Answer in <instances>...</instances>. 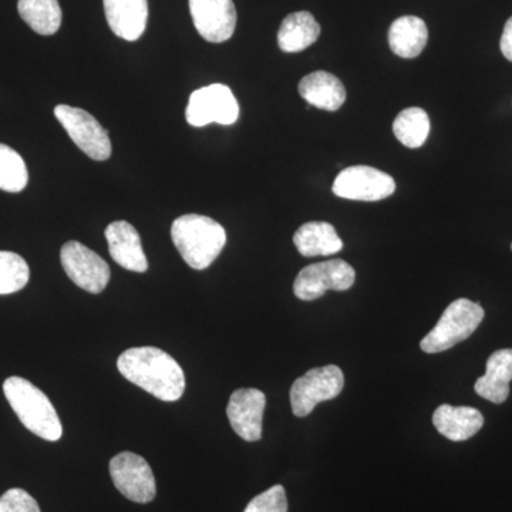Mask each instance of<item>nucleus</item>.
Returning <instances> with one entry per match:
<instances>
[{
  "instance_id": "obj_1",
  "label": "nucleus",
  "mask_w": 512,
  "mask_h": 512,
  "mask_svg": "<svg viewBox=\"0 0 512 512\" xmlns=\"http://www.w3.org/2000/svg\"><path fill=\"white\" fill-rule=\"evenodd\" d=\"M117 369L128 382L136 384L163 402L183 397L185 376L177 360L158 348L128 349L117 360Z\"/></svg>"
},
{
  "instance_id": "obj_2",
  "label": "nucleus",
  "mask_w": 512,
  "mask_h": 512,
  "mask_svg": "<svg viewBox=\"0 0 512 512\" xmlns=\"http://www.w3.org/2000/svg\"><path fill=\"white\" fill-rule=\"evenodd\" d=\"M171 238L184 261L195 271L207 269L227 244V232L220 222L198 214L177 218L171 227Z\"/></svg>"
},
{
  "instance_id": "obj_3",
  "label": "nucleus",
  "mask_w": 512,
  "mask_h": 512,
  "mask_svg": "<svg viewBox=\"0 0 512 512\" xmlns=\"http://www.w3.org/2000/svg\"><path fill=\"white\" fill-rule=\"evenodd\" d=\"M3 393L26 429L43 440H60L63 426L55 406L35 384L23 377L12 376L3 383Z\"/></svg>"
},
{
  "instance_id": "obj_4",
  "label": "nucleus",
  "mask_w": 512,
  "mask_h": 512,
  "mask_svg": "<svg viewBox=\"0 0 512 512\" xmlns=\"http://www.w3.org/2000/svg\"><path fill=\"white\" fill-rule=\"evenodd\" d=\"M484 319L480 303L461 298L448 305L437 325L424 336L420 348L424 353H441L470 338Z\"/></svg>"
},
{
  "instance_id": "obj_5",
  "label": "nucleus",
  "mask_w": 512,
  "mask_h": 512,
  "mask_svg": "<svg viewBox=\"0 0 512 512\" xmlns=\"http://www.w3.org/2000/svg\"><path fill=\"white\" fill-rule=\"evenodd\" d=\"M345 376L335 365L315 367L299 377L291 387L292 412L296 417H306L322 402L333 400L342 393Z\"/></svg>"
},
{
  "instance_id": "obj_6",
  "label": "nucleus",
  "mask_w": 512,
  "mask_h": 512,
  "mask_svg": "<svg viewBox=\"0 0 512 512\" xmlns=\"http://www.w3.org/2000/svg\"><path fill=\"white\" fill-rule=\"evenodd\" d=\"M239 117V104L225 84H211L195 90L188 101L185 119L192 127H205L211 123L231 126Z\"/></svg>"
},
{
  "instance_id": "obj_7",
  "label": "nucleus",
  "mask_w": 512,
  "mask_h": 512,
  "mask_svg": "<svg viewBox=\"0 0 512 512\" xmlns=\"http://www.w3.org/2000/svg\"><path fill=\"white\" fill-rule=\"evenodd\" d=\"M355 281V269L348 262L332 259L303 268L296 276L293 292L301 301H315L326 291H348Z\"/></svg>"
},
{
  "instance_id": "obj_8",
  "label": "nucleus",
  "mask_w": 512,
  "mask_h": 512,
  "mask_svg": "<svg viewBox=\"0 0 512 512\" xmlns=\"http://www.w3.org/2000/svg\"><path fill=\"white\" fill-rule=\"evenodd\" d=\"M56 119L60 121L73 143L86 156L96 161H106L111 156L109 133L101 127L92 114L77 107L60 104L55 109Z\"/></svg>"
},
{
  "instance_id": "obj_9",
  "label": "nucleus",
  "mask_w": 512,
  "mask_h": 512,
  "mask_svg": "<svg viewBox=\"0 0 512 512\" xmlns=\"http://www.w3.org/2000/svg\"><path fill=\"white\" fill-rule=\"evenodd\" d=\"M110 476L124 497L138 504H147L156 498V477L150 464L138 454L124 451L111 458Z\"/></svg>"
},
{
  "instance_id": "obj_10",
  "label": "nucleus",
  "mask_w": 512,
  "mask_h": 512,
  "mask_svg": "<svg viewBox=\"0 0 512 512\" xmlns=\"http://www.w3.org/2000/svg\"><path fill=\"white\" fill-rule=\"evenodd\" d=\"M332 190L345 200L376 202L393 195L396 183L393 177L377 168L355 165L340 171Z\"/></svg>"
},
{
  "instance_id": "obj_11",
  "label": "nucleus",
  "mask_w": 512,
  "mask_h": 512,
  "mask_svg": "<svg viewBox=\"0 0 512 512\" xmlns=\"http://www.w3.org/2000/svg\"><path fill=\"white\" fill-rule=\"evenodd\" d=\"M64 272L84 291L101 293L110 281V266L92 249L77 241H69L60 251Z\"/></svg>"
},
{
  "instance_id": "obj_12",
  "label": "nucleus",
  "mask_w": 512,
  "mask_h": 512,
  "mask_svg": "<svg viewBox=\"0 0 512 512\" xmlns=\"http://www.w3.org/2000/svg\"><path fill=\"white\" fill-rule=\"evenodd\" d=\"M195 29L210 43H224L237 28V9L232 0H190Z\"/></svg>"
},
{
  "instance_id": "obj_13",
  "label": "nucleus",
  "mask_w": 512,
  "mask_h": 512,
  "mask_svg": "<svg viewBox=\"0 0 512 512\" xmlns=\"http://www.w3.org/2000/svg\"><path fill=\"white\" fill-rule=\"evenodd\" d=\"M266 406L265 394L258 389H238L231 394L227 416L232 430L242 440L254 443L262 439V419Z\"/></svg>"
},
{
  "instance_id": "obj_14",
  "label": "nucleus",
  "mask_w": 512,
  "mask_h": 512,
  "mask_svg": "<svg viewBox=\"0 0 512 512\" xmlns=\"http://www.w3.org/2000/svg\"><path fill=\"white\" fill-rule=\"evenodd\" d=\"M107 244L114 262L131 272L143 274L148 269L147 256L141 245L140 234L127 221H116L106 228Z\"/></svg>"
},
{
  "instance_id": "obj_15",
  "label": "nucleus",
  "mask_w": 512,
  "mask_h": 512,
  "mask_svg": "<svg viewBox=\"0 0 512 512\" xmlns=\"http://www.w3.org/2000/svg\"><path fill=\"white\" fill-rule=\"evenodd\" d=\"M107 23L114 35L136 42L146 32L147 0H103Z\"/></svg>"
},
{
  "instance_id": "obj_16",
  "label": "nucleus",
  "mask_w": 512,
  "mask_h": 512,
  "mask_svg": "<svg viewBox=\"0 0 512 512\" xmlns=\"http://www.w3.org/2000/svg\"><path fill=\"white\" fill-rule=\"evenodd\" d=\"M433 424L446 439L466 441L483 429L484 417L474 407L441 404L433 414Z\"/></svg>"
},
{
  "instance_id": "obj_17",
  "label": "nucleus",
  "mask_w": 512,
  "mask_h": 512,
  "mask_svg": "<svg viewBox=\"0 0 512 512\" xmlns=\"http://www.w3.org/2000/svg\"><path fill=\"white\" fill-rule=\"evenodd\" d=\"M512 349L497 350L487 360L485 375L477 380L476 393L488 402L504 403L510 396Z\"/></svg>"
},
{
  "instance_id": "obj_18",
  "label": "nucleus",
  "mask_w": 512,
  "mask_h": 512,
  "mask_svg": "<svg viewBox=\"0 0 512 512\" xmlns=\"http://www.w3.org/2000/svg\"><path fill=\"white\" fill-rule=\"evenodd\" d=\"M299 94L311 106L320 110L336 111L346 100V90L338 77L328 72H313L299 83Z\"/></svg>"
},
{
  "instance_id": "obj_19",
  "label": "nucleus",
  "mask_w": 512,
  "mask_h": 512,
  "mask_svg": "<svg viewBox=\"0 0 512 512\" xmlns=\"http://www.w3.org/2000/svg\"><path fill=\"white\" fill-rule=\"evenodd\" d=\"M293 244L299 254L306 258L338 254L343 248V241L335 227L329 222L323 221L303 224L293 235Z\"/></svg>"
},
{
  "instance_id": "obj_20",
  "label": "nucleus",
  "mask_w": 512,
  "mask_h": 512,
  "mask_svg": "<svg viewBox=\"0 0 512 512\" xmlns=\"http://www.w3.org/2000/svg\"><path fill=\"white\" fill-rule=\"evenodd\" d=\"M429 40V29L417 16H403L394 20L389 30V46L394 55L403 59L420 56Z\"/></svg>"
},
{
  "instance_id": "obj_21",
  "label": "nucleus",
  "mask_w": 512,
  "mask_h": 512,
  "mask_svg": "<svg viewBox=\"0 0 512 512\" xmlns=\"http://www.w3.org/2000/svg\"><path fill=\"white\" fill-rule=\"evenodd\" d=\"M320 36V26L309 12H295L286 16L278 32L279 49L285 53H299L312 46Z\"/></svg>"
},
{
  "instance_id": "obj_22",
  "label": "nucleus",
  "mask_w": 512,
  "mask_h": 512,
  "mask_svg": "<svg viewBox=\"0 0 512 512\" xmlns=\"http://www.w3.org/2000/svg\"><path fill=\"white\" fill-rule=\"evenodd\" d=\"M20 18L25 20L37 35L52 36L62 25L59 0H19Z\"/></svg>"
},
{
  "instance_id": "obj_23",
  "label": "nucleus",
  "mask_w": 512,
  "mask_h": 512,
  "mask_svg": "<svg viewBox=\"0 0 512 512\" xmlns=\"http://www.w3.org/2000/svg\"><path fill=\"white\" fill-rule=\"evenodd\" d=\"M393 133L404 147L423 146L430 134L429 114L419 107L403 110L394 120Z\"/></svg>"
},
{
  "instance_id": "obj_24",
  "label": "nucleus",
  "mask_w": 512,
  "mask_h": 512,
  "mask_svg": "<svg viewBox=\"0 0 512 512\" xmlns=\"http://www.w3.org/2000/svg\"><path fill=\"white\" fill-rule=\"evenodd\" d=\"M29 173L18 151L0 144V190L20 192L28 185Z\"/></svg>"
},
{
  "instance_id": "obj_25",
  "label": "nucleus",
  "mask_w": 512,
  "mask_h": 512,
  "mask_svg": "<svg viewBox=\"0 0 512 512\" xmlns=\"http://www.w3.org/2000/svg\"><path fill=\"white\" fill-rule=\"evenodd\" d=\"M30 278L29 265L15 252L0 251V295L22 291Z\"/></svg>"
},
{
  "instance_id": "obj_26",
  "label": "nucleus",
  "mask_w": 512,
  "mask_h": 512,
  "mask_svg": "<svg viewBox=\"0 0 512 512\" xmlns=\"http://www.w3.org/2000/svg\"><path fill=\"white\" fill-rule=\"evenodd\" d=\"M244 512H288L285 488L274 485L265 493L256 495Z\"/></svg>"
},
{
  "instance_id": "obj_27",
  "label": "nucleus",
  "mask_w": 512,
  "mask_h": 512,
  "mask_svg": "<svg viewBox=\"0 0 512 512\" xmlns=\"http://www.w3.org/2000/svg\"><path fill=\"white\" fill-rule=\"evenodd\" d=\"M0 512H40L35 498L22 488H12L0 497Z\"/></svg>"
},
{
  "instance_id": "obj_28",
  "label": "nucleus",
  "mask_w": 512,
  "mask_h": 512,
  "mask_svg": "<svg viewBox=\"0 0 512 512\" xmlns=\"http://www.w3.org/2000/svg\"><path fill=\"white\" fill-rule=\"evenodd\" d=\"M500 47L505 59L512 62V16L507 20V23H505L503 36H501Z\"/></svg>"
},
{
  "instance_id": "obj_29",
  "label": "nucleus",
  "mask_w": 512,
  "mask_h": 512,
  "mask_svg": "<svg viewBox=\"0 0 512 512\" xmlns=\"http://www.w3.org/2000/svg\"><path fill=\"white\" fill-rule=\"evenodd\" d=\"M511 249H512V245H511Z\"/></svg>"
}]
</instances>
